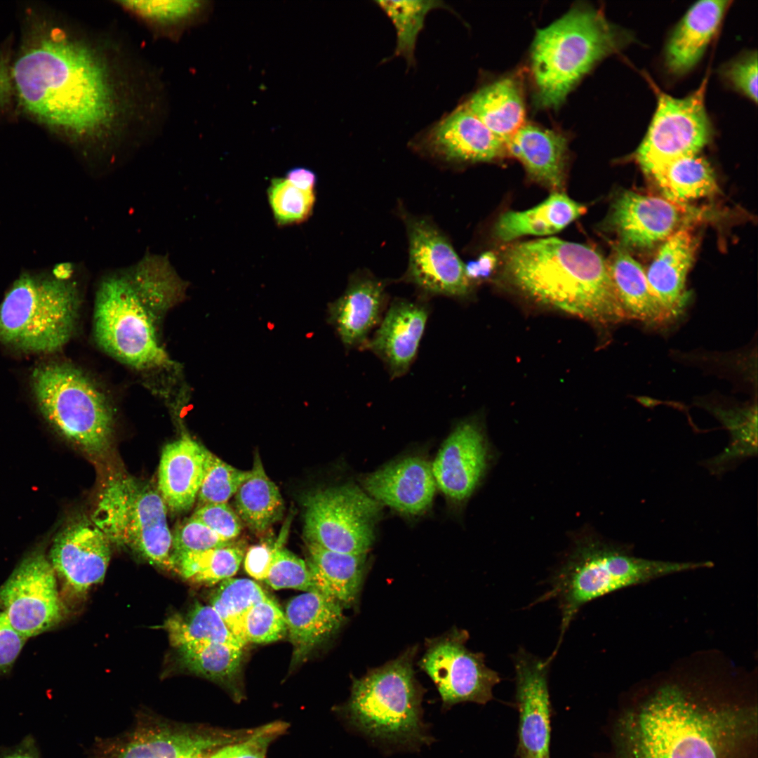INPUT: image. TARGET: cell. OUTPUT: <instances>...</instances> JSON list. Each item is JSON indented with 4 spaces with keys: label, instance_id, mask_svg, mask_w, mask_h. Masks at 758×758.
Returning <instances> with one entry per match:
<instances>
[{
    "label": "cell",
    "instance_id": "1",
    "mask_svg": "<svg viewBox=\"0 0 758 758\" xmlns=\"http://www.w3.org/2000/svg\"><path fill=\"white\" fill-rule=\"evenodd\" d=\"M110 62L84 39L36 20L12 63L15 95L29 117L70 142L102 145L119 136L128 107Z\"/></svg>",
    "mask_w": 758,
    "mask_h": 758
},
{
    "label": "cell",
    "instance_id": "2",
    "mask_svg": "<svg viewBox=\"0 0 758 758\" xmlns=\"http://www.w3.org/2000/svg\"><path fill=\"white\" fill-rule=\"evenodd\" d=\"M756 707L714 705L666 685L617 722V758H740L756 733Z\"/></svg>",
    "mask_w": 758,
    "mask_h": 758
},
{
    "label": "cell",
    "instance_id": "3",
    "mask_svg": "<svg viewBox=\"0 0 758 758\" xmlns=\"http://www.w3.org/2000/svg\"><path fill=\"white\" fill-rule=\"evenodd\" d=\"M503 275L533 300L602 325L627 319L607 261L585 244L547 237L512 245Z\"/></svg>",
    "mask_w": 758,
    "mask_h": 758
},
{
    "label": "cell",
    "instance_id": "4",
    "mask_svg": "<svg viewBox=\"0 0 758 758\" xmlns=\"http://www.w3.org/2000/svg\"><path fill=\"white\" fill-rule=\"evenodd\" d=\"M710 561H671L634 555L627 545L595 536L579 540L552 576L548 590L534 604L554 599L561 614L559 639L550 656L554 659L563 637L580 609L616 590L665 576L712 566Z\"/></svg>",
    "mask_w": 758,
    "mask_h": 758
},
{
    "label": "cell",
    "instance_id": "5",
    "mask_svg": "<svg viewBox=\"0 0 758 758\" xmlns=\"http://www.w3.org/2000/svg\"><path fill=\"white\" fill-rule=\"evenodd\" d=\"M628 39L602 12L589 6H574L538 29L531 53L537 105L559 107L597 62L617 51Z\"/></svg>",
    "mask_w": 758,
    "mask_h": 758
},
{
    "label": "cell",
    "instance_id": "6",
    "mask_svg": "<svg viewBox=\"0 0 758 758\" xmlns=\"http://www.w3.org/2000/svg\"><path fill=\"white\" fill-rule=\"evenodd\" d=\"M412 651L353 680L339 714L366 738L402 748L428 744L423 721V691L415 679Z\"/></svg>",
    "mask_w": 758,
    "mask_h": 758
},
{
    "label": "cell",
    "instance_id": "7",
    "mask_svg": "<svg viewBox=\"0 0 758 758\" xmlns=\"http://www.w3.org/2000/svg\"><path fill=\"white\" fill-rule=\"evenodd\" d=\"M57 265L52 274L20 275L0 305V342L32 352H53L69 340L79 293Z\"/></svg>",
    "mask_w": 758,
    "mask_h": 758
},
{
    "label": "cell",
    "instance_id": "8",
    "mask_svg": "<svg viewBox=\"0 0 758 758\" xmlns=\"http://www.w3.org/2000/svg\"><path fill=\"white\" fill-rule=\"evenodd\" d=\"M167 507L158 490L128 474H112L101 490L91 521L111 544L150 564L175 570Z\"/></svg>",
    "mask_w": 758,
    "mask_h": 758
},
{
    "label": "cell",
    "instance_id": "9",
    "mask_svg": "<svg viewBox=\"0 0 758 758\" xmlns=\"http://www.w3.org/2000/svg\"><path fill=\"white\" fill-rule=\"evenodd\" d=\"M32 382L41 414L58 433L91 456L107 452L113 411L88 377L72 365L56 363L36 368Z\"/></svg>",
    "mask_w": 758,
    "mask_h": 758
},
{
    "label": "cell",
    "instance_id": "10",
    "mask_svg": "<svg viewBox=\"0 0 758 758\" xmlns=\"http://www.w3.org/2000/svg\"><path fill=\"white\" fill-rule=\"evenodd\" d=\"M93 333L100 347L125 364L138 369L175 366L158 341L152 310L137 294L127 269L101 279Z\"/></svg>",
    "mask_w": 758,
    "mask_h": 758
},
{
    "label": "cell",
    "instance_id": "11",
    "mask_svg": "<svg viewBox=\"0 0 758 758\" xmlns=\"http://www.w3.org/2000/svg\"><path fill=\"white\" fill-rule=\"evenodd\" d=\"M306 543L329 550L366 554L375 537L381 504L352 484L315 491L305 499Z\"/></svg>",
    "mask_w": 758,
    "mask_h": 758
},
{
    "label": "cell",
    "instance_id": "12",
    "mask_svg": "<svg viewBox=\"0 0 758 758\" xmlns=\"http://www.w3.org/2000/svg\"><path fill=\"white\" fill-rule=\"evenodd\" d=\"M652 86L657 107L635 157L645 173L653 177L676 159L697 155L710 140L712 127L704 104L707 78L683 98H673Z\"/></svg>",
    "mask_w": 758,
    "mask_h": 758
},
{
    "label": "cell",
    "instance_id": "13",
    "mask_svg": "<svg viewBox=\"0 0 758 758\" xmlns=\"http://www.w3.org/2000/svg\"><path fill=\"white\" fill-rule=\"evenodd\" d=\"M55 572L41 550L32 552L0 587V606L11 625L29 639L56 626L64 606Z\"/></svg>",
    "mask_w": 758,
    "mask_h": 758
},
{
    "label": "cell",
    "instance_id": "14",
    "mask_svg": "<svg viewBox=\"0 0 758 758\" xmlns=\"http://www.w3.org/2000/svg\"><path fill=\"white\" fill-rule=\"evenodd\" d=\"M468 634L454 630L432 641L420 662L436 685L443 707L463 702L484 705L493 698V690L501 678L485 663L484 655L466 646Z\"/></svg>",
    "mask_w": 758,
    "mask_h": 758
},
{
    "label": "cell",
    "instance_id": "15",
    "mask_svg": "<svg viewBox=\"0 0 758 758\" xmlns=\"http://www.w3.org/2000/svg\"><path fill=\"white\" fill-rule=\"evenodd\" d=\"M409 244L408 267L404 280L427 296L467 298L472 285L463 263L447 238L430 221L405 218Z\"/></svg>",
    "mask_w": 758,
    "mask_h": 758
},
{
    "label": "cell",
    "instance_id": "16",
    "mask_svg": "<svg viewBox=\"0 0 758 758\" xmlns=\"http://www.w3.org/2000/svg\"><path fill=\"white\" fill-rule=\"evenodd\" d=\"M249 731L192 728L162 722L142 724L112 744L102 758H200L214 747L244 737Z\"/></svg>",
    "mask_w": 758,
    "mask_h": 758
},
{
    "label": "cell",
    "instance_id": "17",
    "mask_svg": "<svg viewBox=\"0 0 758 758\" xmlns=\"http://www.w3.org/2000/svg\"><path fill=\"white\" fill-rule=\"evenodd\" d=\"M512 659L519 714L518 752L521 758H550L548 672L551 661L535 656L523 648Z\"/></svg>",
    "mask_w": 758,
    "mask_h": 758
},
{
    "label": "cell",
    "instance_id": "18",
    "mask_svg": "<svg viewBox=\"0 0 758 758\" xmlns=\"http://www.w3.org/2000/svg\"><path fill=\"white\" fill-rule=\"evenodd\" d=\"M111 545L91 519H77L58 533L49 561L70 590L84 593L104 579L111 557Z\"/></svg>",
    "mask_w": 758,
    "mask_h": 758
},
{
    "label": "cell",
    "instance_id": "19",
    "mask_svg": "<svg viewBox=\"0 0 758 758\" xmlns=\"http://www.w3.org/2000/svg\"><path fill=\"white\" fill-rule=\"evenodd\" d=\"M487 449L479 422L474 418L460 422L431 464L437 487L449 500L456 503L465 501L486 470Z\"/></svg>",
    "mask_w": 758,
    "mask_h": 758
},
{
    "label": "cell",
    "instance_id": "20",
    "mask_svg": "<svg viewBox=\"0 0 758 758\" xmlns=\"http://www.w3.org/2000/svg\"><path fill=\"white\" fill-rule=\"evenodd\" d=\"M420 147L449 162L491 161L507 155L506 142L490 131L465 105L434 124Z\"/></svg>",
    "mask_w": 758,
    "mask_h": 758
},
{
    "label": "cell",
    "instance_id": "21",
    "mask_svg": "<svg viewBox=\"0 0 758 758\" xmlns=\"http://www.w3.org/2000/svg\"><path fill=\"white\" fill-rule=\"evenodd\" d=\"M430 314L427 299L395 298L370 337L365 350L384 364L392 379L406 375L413 364Z\"/></svg>",
    "mask_w": 758,
    "mask_h": 758
},
{
    "label": "cell",
    "instance_id": "22",
    "mask_svg": "<svg viewBox=\"0 0 758 758\" xmlns=\"http://www.w3.org/2000/svg\"><path fill=\"white\" fill-rule=\"evenodd\" d=\"M683 214L679 204L667 199L625 191L613 201L606 225L622 246L647 249L674 234Z\"/></svg>",
    "mask_w": 758,
    "mask_h": 758
},
{
    "label": "cell",
    "instance_id": "23",
    "mask_svg": "<svg viewBox=\"0 0 758 758\" xmlns=\"http://www.w3.org/2000/svg\"><path fill=\"white\" fill-rule=\"evenodd\" d=\"M385 286L373 276L355 274L343 293L328 305V321L346 349H365L387 308Z\"/></svg>",
    "mask_w": 758,
    "mask_h": 758
},
{
    "label": "cell",
    "instance_id": "24",
    "mask_svg": "<svg viewBox=\"0 0 758 758\" xmlns=\"http://www.w3.org/2000/svg\"><path fill=\"white\" fill-rule=\"evenodd\" d=\"M362 485L381 505L412 515L430 506L437 488L431 464L415 456L391 462L366 475Z\"/></svg>",
    "mask_w": 758,
    "mask_h": 758
},
{
    "label": "cell",
    "instance_id": "25",
    "mask_svg": "<svg viewBox=\"0 0 758 758\" xmlns=\"http://www.w3.org/2000/svg\"><path fill=\"white\" fill-rule=\"evenodd\" d=\"M343 609L337 601L319 591L305 592L288 602L284 615L293 647L291 668L305 662L339 629Z\"/></svg>",
    "mask_w": 758,
    "mask_h": 758
},
{
    "label": "cell",
    "instance_id": "26",
    "mask_svg": "<svg viewBox=\"0 0 758 758\" xmlns=\"http://www.w3.org/2000/svg\"><path fill=\"white\" fill-rule=\"evenodd\" d=\"M207 451L187 434L164 447L158 491L171 512H186L194 504L204 476Z\"/></svg>",
    "mask_w": 758,
    "mask_h": 758
},
{
    "label": "cell",
    "instance_id": "27",
    "mask_svg": "<svg viewBox=\"0 0 758 758\" xmlns=\"http://www.w3.org/2000/svg\"><path fill=\"white\" fill-rule=\"evenodd\" d=\"M506 145L507 155L517 159L533 180L560 192L564 184L568 153L564 135L525 123Z\"/></svg>",
    "mask_w": 758,
    "mask_h": 758
},
{
    "label": "cell",
    "instance_id": "28",
    "mask_svg": "<svg viewBox=\"0 0 758 758\" xmlns=\"http://www.w3.org/2000/svg\"><path fill=\"white\" fill-rule=\"evenodd\" d=\"M694 251L691 234L686 230L676 231L663 242L646 273L653 293L673 318L686 302L685 282Z\"/></svg>",
    "mask_w": 758,
    "mask_h": 758
},
{
    "label": "cell",
    "instance_id": "29",
    "mask_svg": "<svg viewBox=\"0 0 758 758\" xmlns=\"http://www.w3.org/2000/svg\"><path fill=\"white\" fill-rule=\"evenodd\" d=\"M729 1H700L686 12L672 34L666 48V64L674 74L690 70L700 60L717 32Z\"/></svg>",
    "mask_w": 758,
    "mask_h": 758
},
{
    "label": "cell",
    "instance_id": "30",
    "mask_svg": "<svg viewBox=\"0 0 758 758\" xmlns=\"http://www.w3.org/2000/svg\"><path fill=\"white\" fill-rule=\"evenodd\" d=\"M607 264L627 319L659 325L673 318L653 293L641 265L626 248L616 246Z\"/></svg>",
    "mask_w": 758,
    "mask_h": 758
},
{
    "label": "cell",
    "instance_id": "31",
    "mask_svg": "<svg viewBox=\"0 0 758 758\" xmlns=\"http://www.w3.org/2000/svg\"><path fill=\"white\" fill-rule=\"evenodd\" d=\"M585 211L584 204L561 192H554L530 209L502 214L495 223L493 236L507 242L526 235H551L565 228Z\"/></svg>",
    "mask_w": 758,
    "mask_h": 758
},
{
    "label": "cell",
    "instance_id": "32",
    "mask_svg": "<svg viewBox=\"0 0 758 758\" xmlns=\"http://www.w3.org/2000/svg\"><path fill=\"white\" fill-rule=\"evenodd\" d=\"M307 566L316 589L343 607L352 604L360 590L366 554H352L329 550L306 543Z\"/></svg>",
    "mask_w": 758,
    "mask_h": 758
},
{
    "label": "cell",
    "instance_id": "33",
    "mask_svg": "<svg viewBox=\"0 0 758 758\" xmlns=\"http://www.w3.org/2000/svg\"><path fill=\"white\" fill-rule=\"evenodd\" d=\"M465 105L505 142L525 124L522 90L514 77H504L481 87Z\"/></svg>",
    "mask_w": 758,
    "mask_h": 758
},
{
    "label": "cell",
    "instance_id": "34",
    "mask_svg": "<svg viewBox=\"0 0 758 758\" xmlns=\"http://www.w3.org/2000/svg\"><path fill=\"white\" fill-rule=\"evenodd\" d=\"M251 472L235 493L236 512L250 529L263 532L281 519L284 502L277 486L267 475L258 453Z\"/></svg>",
    "mask_w": 758,
    "mask_h": 758
},
{
    "label": "cell",
    "instance_id": "35",
    "mask_svg": "<svg viewBox=\"0 0 758 758\" xmlns=\"http://www.w3.org/2000/svg\"><path fill=\"white\" fill-rule=\"evenodd\" d=\"M177 649L182 663L191 672L224 686L235 700H241L238 677L242 648L218 642H198Z\"/></svg>",
    "mask_w": 758,
    "mask_h": 758
},
{
    "label": "cell",
    "instance_id": "36",
    "mask_svg": "<svg viewBox=\"0 0 758 758\" xmlns=\"http://www.w3.org/2000/svg\"><path fill=\"white\" fill-rule=\"evenodd\" d=\"M712 414L730 434V441L719 454L703 462L712 474L719 476L741 461L757 455V405L741 408H712Z\"/></svg>",
    "mask_w": 758,
    "mask_h": 758
},
{
    "label": "cell",
    "instance_id": "37",
    "mask_svg": "<svg viewBox=\"0 0 758 758\" xmlns=\"http://www.w3.org/2000/svg\"><path fill=\"white\" fill-rule=\"evenodd\" d=\"M127 272L137 294L151 310L167 308L186 288L167 255L147 252Z\"/></svg>",
    "mask_w": 758,
    "mask_h": 758
},
{
    "label": "cell",
    "instance_id": "38",
    "mask_svg": "<svg viewBox=\"0 0 758 758\" xmlns=\"http://www.w3.org/2000/svg\"><path fill=\"white\" fill-rule=\"evenodd\" d=\"M653 178L666 199L675 204L707 197L718 191L712 168L705 159L697 155L670 162Z\"/></svg>",
    "mask_w": 758,
    "mask_h": 758
},
{
    "label": "cell",
    "instance_id": "39",
    "mask_svg": "<svg viewBox=\"0 0 758 758\" xmlns=\"http://www.w3.org/2000/svg\"><path fill=\"white\" fill-rule=\"evenodd\" d=\"M164 628L176 649L198 642H218L243 648L211 605L195 603L185 617L175 615L169 618Z\"/></svg>",
    "mask_w": 758,
    "mask_h": 758
},
{
    "label": "cell",
    "instance_id": "40",
    "mask_svg": "<svg viewBox=\"0 0 758 758\" xmlns=\"http://www.w3.org/2000/svg\"><path fill=\"white\" fill-rule=\"evenodd\" d=\"M244 549L232 543L216 549L173 555L175 571L185 580L214 585L232 578L238 571Z\"/></svg>",
    "mask_w": 758,
    "mask_h": 758
},
{
    "label": "cell",
    "instance_id": "41",
    "mask_svg": "<svg viewBox=\"0 0 758 758\" xmlns=\"http://www.w3.org/2000/svg\"><path fill=\"white\" fill-rule=\"evenodd\" d=\"M268 597L255 581L247 578H228L220 583L212 594L210 605L224 620L244 647L242 621L247 611Z\"/></svg>",
    "mask_w": 758,
    "mask_h": 758
},
{
    "label": "cell",
    "instance_id": "42",
    "mask_svg": "<svg viewBox=\"0 0 758 758\" xmlns=\"http://www.w3.org/2000/svg\"><path fill=\"white\" fill-rule=\"evenodd\" d=\"M391 19L397 32L395 53L410 64L414 62L418 35L425 16L432 9L443 6L439 1H379L376 2Z\"/></svg>",
    "mask_w": 758,
    "mask_h": 758
},
{
    "label": "cell",
    "instance_id": "43",
    "mask_svg": "<svg viewBox=\"0 0 758 758\" xmlns=\"http://www.w3.org/2000/svg\"><path fill=\"white\" fill-rule=\"evenodd\" d=\"M267 197L274 218L279 225L300 223L312 213L315 203L314 191L300 190L286 178L272 179Z\"/></svg>",
    "mask_w": 758,
    "mask_h": 758
},
{
    "label": "cell",
    "instance_id": "44",
    "mask_svg": "<svg viewBox=\"0 0 758 758\" xmlns=\"http://www.w3.org/2000/svg\"><path fill=\"white\" fill-rule=\"evenodd\" d=\"M251 474V471L227 464L208 450L204 476L197 496L199 503L201 506L227 503Z\"/></svg>",
    "mask_w": 758,
    "mask_h": 758
},
{
    "label": "cell",
    "instance_id": "45",
    "mask_svg": "<svg viewBox=\"0 0 758 758\" xmlns=\"http://www.w3.org/2000/svg\"><path fill=\"white\" fill-rule=\"evenodd\" d=\"M246 644H263L282 639L287 634L284 613L270 597L255 604L242 621Z\"/></svg>",
    "mask_w": 758,
    "mask_h": 758
},
{
    "label": "cell",
    "instance_id": "46",
    "mask_svg": "<svg viewBox=\"0 0 758 758\" xmlns=\"http://www.w3.org/2000/svg\"><path fill=\"white\" fill-rule=\"evenodd\" d=\"M288 726L284 722L275 721L251 729L244 737L214 747L200 758H266L270 745Z\"/></svg>",
    "mask_w": 758,
    "mask_h": 758
},
{
    "label": "cell",
    "instance_id": "47",
    "mask_svg": "<svg viewBox=\"0 0 758 758\" xmlns=\"http://www.w3.org/2000/svg\"><path fill=\"white\" fill-rule=\"evenodd\" d=\"M273 547L271 564L265 581L275 590L292 588L304 592L318 591L312 581L307 564L281 546Z\"/></svg>",
    "mask_w": 758,
    "mask_h": 758
},
{
    "label": "cell",
    "instance_id": "48",
    "mask_svg": "<svg viewBox=\"0 0 758 758\" xmlns=\"http://www.w3.org/2000/svg\"><path fill=\"white\" fill-rule=\"evenodd\" d=\"M196 1H128L122 6L145 20L161 26L178 25L190 20L202 10Z\"/></svg>",
    "mask_w": 758,
    "mask_h": 758
},
{
    "label": "cell",
    "instance_id": "49",
    "mask_svg": "<svg viewBox=\"0 0 758 758\" xmlns=\"http://www.w3.org/2000/svg\"><path fill=\"white\" fill-rule=\"evenodd\" d=\"M231 543L192 516L179 524L172 533L173 555L220 548Z\"/></svg>",
    "mask_w": 758,
    "mask_h": 758
},
{
    "label": "cell",
    "instance_id": "50",
    "mask_svg": "<svg viewBox=\"0 0 758 758\" xmlns=\"http://www.w3.org/2000/svg\"><path fill=\"white\" fill-rule=\"evenodd\" d=\"M192 517L201 521L228 541L237 537L241 530L240 518L227 503L201 505Z\"/></svg>",
    "mask_w": 758,
    "mask_h": 758
},
{
    "label": "cell",
    "instance_id": "51",
    "mask_svg": "<svg viewBox=\"0 0 758 758\" xmlns=\"http://www.w3.org/2000/svg\"><path fill=\"white\" fill-rule=\"evenodd\" d=\"M731 83L754 102L757 101V54L750 52L731 62L725 71Z\"/></svg>",
    "mask_w": 758,
    "mask_h": 758
},
{
    "label": "cell",
    "instance_id": "52",
    "mask_svg": "<svg viewBox=\"0 0 758 758\" xmlns=\"http://www.w3.org/2000/svg\"><path fill=\"white\" fill-rule=\"evenodd\" d=\"M27 639L0 611V675L11 670Z\"/></svg>",
    "mask_w": 758,
    "mask_h": 758
},
{
    "label": "cell",
    "instance_id": "53",
    "mask_svg": "<svg viewBox=\"0 0 758 758\" xmlns=\"http://www.w3.org/2000/svg\"><path fill=\"white\" fill-rule=\"evenodd\" d=\"M273 554V548L262 544L251 547L244 559V567L248 574L257 580L267 577Z\"/></svg>",
    "mask_w": 758,
    "mask_h": 758
},
{
    "label": "cell",
    "instance_id": "54",
    "mask_svg": "<svg viewBox=\"0 0 758 758\" xmlns=\"http://www.w3.org/2000/svg\"><path fill=\"white\" fill-rule=\"evenodd\" d=\"M13 95L12 63L8 55L0 51V112L7 107Z\"/></svg>",
    "mask_w": 758,
    "mask_h": 758
},
{
    "label": "cell",
    "instance_id": "55",
    "mask_svg": "<svg viewBox=\"0 0 758 758\" xmlns=\"http://www.w3.org/2000/svg\"><path fill=\"white\" fill-rule=\"evenodd\" d=\"M495 265L494 255L488 252L481 255L476 261L465 265V273L471 284L487 277L494 269Z\"/></svg>",
    "mask_w": 758,
    "mask_h": 758
},
{
    "label": "cell",
    "instance_id": "56",
    "mask_svg": "<svg viewBox=\"0 0 758 758\" xmlns=\"http://www.w3.org/2000/svg\"><path fill=\"white\" fill-rule=\"evenodd\" d=\"M0 758H41L34 738L27 736L18 745L0 747Z\"/></svg>",
    "mask_w": 758,
    "mask_h": 758
},
{
    "label": "cell",
    "instance_id": "57",
    "mask_svg": "<svg viewBox=\"0 0 758 758\" xmlns=\"http://www.w3.org/2000/svg\"><path fill=\"white\" fill-rule=\"evenodd\" d=\"M296 187L306 191H314L317 175L314 172L304 167H295L290 169L285 178Z\"/></svg>",
    "mask_w": 758,
    "mask_h": 758
}]
</instances>
